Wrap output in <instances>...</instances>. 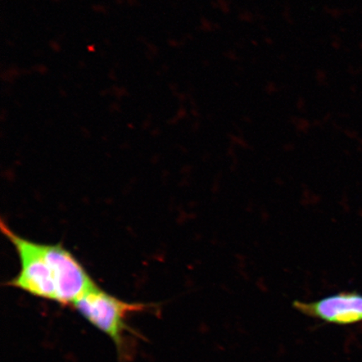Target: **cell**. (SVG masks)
I'll list each match as a JSON object with an SVG mask.
<instances>
[{
	"label": "cell",
	"instance_id": "6da1fadb",
	"mask_svg": "<svg viewBox=\"0 0 362 362\" xmlns=\"http://www.w3.org/2000/svg\"><path fill=\"white\" fill-rule=\"evenodd\" d=\"M0 226L15 247L21 265L19 274L8 286L70 307L98 286L81 262L61 244L30 241L13 232L4 221Z\"/></svg>",
	"mask_w": 362,
	"mask_h": 362
},
{
	"label": "cell",
	"instance_id": "7a4b0ae2",
	"mask_svg": "<svg viewBox=\"0 0 362 362\" xmlns=\"http://www.w3.org/2000/svg\"><path fill=\"white\" fill-rule=\"evenodd\" d=\"M95 328L111 339L120 354H123L130 315L148 309V305L130 303L112 296L96 286L71 306Z\"/></svg>",
	"mask_w": 362,
	"mask_h": 362
},
{
	"label": "cell",
	"instance_id": "3957f363",
	"mask_svg": "<svg viewBox=\"0 0 362 362\" xmlns=\"http://www.w3.org/2000/svg\"><path fill=\"white\" fill-rule=\"evenodd\" d=\"M293 307L303 315L329 324L362 322V294L356 292L338 293L312 302L296 300Z\"/></svg>",
	"mask_w": 362,
	"mask_h": 362
}]
</instances>
